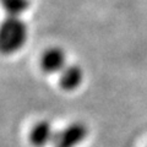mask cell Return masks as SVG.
<instances>
[{
    "label": "cell",
    "mask_w": 147,
    "mask_h": 147,
    "mask_svg": "<svg viewBox=\"0 0 147 147\" xmlns=\"http://www.w3.org/2000/svg\"><path fill=\"white\" fill-rule=\"evenodd\" d=\"M66 66V55L61 48H50L42 57V69L47 74L61 72Z\"/></svg>",
    "instance_id": "3957f363"
},
{
    "label": "cell",
    "mask_w": 147,
    "mask_h": 147,
    "mask_svg": "<svg viewBox=\"0 0 147 147\" xmlns=\"http://www.w3.org/2000/svg\"><path fill=\"white\" fill-rule=\"evenodd\" d=\"M1 3L9 16H18L30 6V0H1Z\"/></svg>",
    "instance_id": "8992f818"
},
{
    "label": "cell",
    "mask_w": 147,
    "mask_h": 147,
    "mask_svg": "<svg viewBox=\"0 0 147 147\" xmlns=\"http://www.w3.org/2000/svg\"><path fill=\"white\" fill-rule=\"evenodd\" d=\"M55 131L53 129V125L47 120L38 121L33 126L30 134V140L32 145L36 147H44L49 144H53Z\"/></svg>",
    "instance_id": "277c9868"
},
{
    "label": "cell",
    "mask_w": 147,
    "mask_h": 147,
    "mask_svg": "<svg viewBox=\"0 0 147 147\" xmlns=\"http://www.w3.org/2000/svg\"><path fill=\"white\" fill-rule=\"evenodd\" d=\"M88 135V127L81 121L72 123L61 130L55 132L53 146L54 147H76L86 140Z\"/></svg>",
    "instance_id": "7a4b0ae2"
},
{
    "label": "cell",
    "mask_w": 147,
    "mask_h": 147,
    "mask_svg": "<svg viewBox=\"0 0 147 147\" xmlns=\"http://www.w3.org/2000/svg\"><path fill=\"white\" fill-rule=\"evenodd\" d=\"M27 27L18 16H7L1 24L0 30V48L3 53L12 54L20 50L26 43Z\"/></svg>",
    "instance_id": "6da1fadb"
},
{
    "label": "cell",
    "mask_w": 147,
    "mask_h": 147,
    "mask_svg": "<svg viewBox=\"0 0 147 147\" xmlns=\"http://www.w3.org/2000/svg\"><path fill=\"white\" fill-rule=\"evenodd\" d=\"M82 81H84V70L79 65H75V64L66 65L60 72L59 84L65 91L76 90L82 84Z\"/></svg>",
    "instance_id": "5b68a950"
}]
</instances>
